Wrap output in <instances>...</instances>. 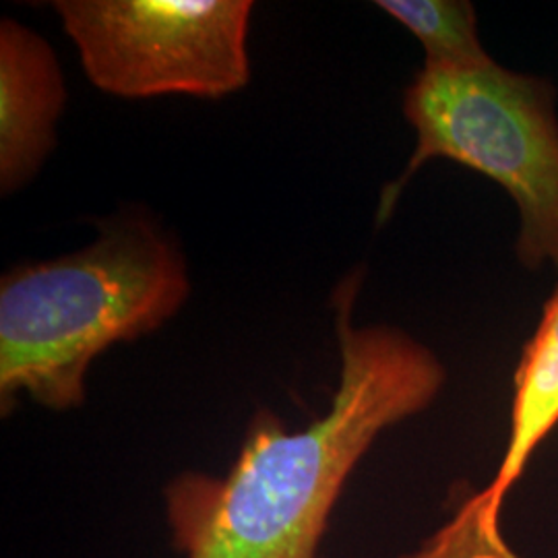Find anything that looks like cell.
<instances>
[{
    "label": "cell",
    "instance_id": "obj_1",
    "mask_svg": "<svg viewBox=\"0 0 558 558\" xmlns=\"http://www.w3.org/2000/svg\"><path fill=\"white\" fill-rule=\"evenodd\" d=\"M360 274L333 294L339 383L327 414L288 430L269 410L251 422L226 476L184 472L166 486V519L182 558H323L329 515L383 430L426 410L445 366L389 325L354 327Z\"/></svg>",
    "mask_w": 558,
    "mask_h": 558
},
{
    "label": "cell",
    "instance_id": "obj_2",
    "mask_svg": "<svg viewBox=\"0 0 558 558\" xmlns=\"http://www.w3.org/2000/svg\"><path fill=\"white\" fill-rule=\"evenodd\" d=\"M191 294L177 244L141 216L101 228L75 255L23 265L0 283V405L25 393L48 410L80 408L104 350L147 336Z\"/></svg>",
    "mask_w": 558,
    "mask_h": 558
},
{
    "label": "cell",
    "instance_id": "obj_3",
    "mask_svg": "<svg viewBox=\"0 0 558 558\" xmlns=\"http://www.w3.org/2000/svg\"><path fill=\"white\" fill-rule=\"evenodd\" d=\"M403 114L418 143L379 203L383 223L408 180L433 158L458 161L518 203V257L536 269L558 265V119L550 81L521 75L495 60L478 69H428L405 89Z\"/></svg>",
    "mask_w": 558,
    "mask_h": 558
},
{
    "label": "cell",
    "instance_id": "obj_4",
    "mask_svg": "<svg viewBox=\"0 0 558 558\" xmlns=\"http://www.w3.org/2000/svg\"><path fill=\"white\" fill-rule=\"evenodd\" d=\"M54 9L106 94L223 98L251 80V0H60Z\"/></svg>",
    "mask_w": 558,
    "mask_h": 558
},
{
    "label": "cell",
    "instance_id": "obj_5",
    "mask_svg": "<svg viewBox=\"0 0 558 558\" xmlns=\"http://www.w3.org/2000/svg\"><path fill=\"white\" fill-rule=\"evenodd\" d=\"M59 60L17 21L0 25V191L11 195L38 174L57 143L64 108Z\"/></svg>",
    "mask_w": 558,
    "mask_h": 558
},
{
    "label": "cell",
    "instance_id": "obj_6",
    "mask_svg": "<svg viewBox=\"0 0 558 558\" xmlns=\"http://www.w3.org/2000/svg\"><path fill=\"white\" fill-rule=\"evenodd\" d=\"M513 383L507 449L495 478L478 499L480 523L490 532L502 500L523 476L536 449L558 426V283L544 304L534 336L521 352Z\"/></svg>",
    "mask_w": 558,
    "mask_h": 558
},
{
    "label": "cell",
    "instance_id": "obj_7",
    "mask_svg": "<svg viewBox=\"0 0 558 558\" xmlns=\"http://www.w3.org/2000/svg\"><path fill=\"white\" fill-rule=\"evenodd\" d=\"M385 13L408 27L424 48L428 69H478L493 59L478 38L476 11L463 0H379Z\"/></svg>",
    "mask_w": 558,
    "mask_h": 558
},
{
    "label": "cell",
    "instance_id": "obj_8",
    "mask_svg": "<svg viewBox=\"0 0 558 558\" xmlns=\"http://www.w3.org/2000/svg\"><path fill=\"white\" fill-rule=\"evenodd\" d=\"M505 558H513V557H505Z\"/></svg>",
    "mask_w": 558,
    "mask_h": 558
}]
</instances>
